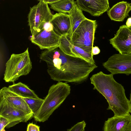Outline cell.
<instances>
[{"instance_id":"obj_1","label":"cell","mask_w":131,"mask_h":131,"mask_svg":"<svg viewBox=\"0 0 131 131\" xmlns=\"http://www.w3.org/2000/svg\"><path fill=\"white\" fill-rule=\"evenodd\" d=\"M58 48L45 50L40 55V59L46 63L47 72L54 81L81 83L97 67L95 64L66 54Z\"/></svg>"},{"instance_id":"obj_2","label":"cell","mask_w":131,"mask_h":131,"mask_svg":"<svg viewBox=\"0 0 131 131\" xmlns=\"http://www.w3.org/2000/svg\"><path fill=\"white\" fill-rule=\"evenodd\" d=\"M91 83L96 90L105 99L108 104L107 110L114 113V117L129 114L131 112L129 100L126 97L123 86L117 82L111 73L100 71L90 78Z\"/></svg>"},{"instance_id":"obj_3","label":"cell","mask_w":131,"mask_h":131,"mask_svg":"<svg viewBox=\"0 0 131 131\" xmlns=\"http://www.w3.org/2000/svg\"><path fill=\"white\" fill-rule=\"evenodd\" d=\"M71 91V86L67 82H58L51 85L41 107L34 116L35 120L42 122L47 120L69 95Z\"/></svg>"},{"instance_id":"obj_4","label":"cell","mask_w":131,"mask_h":131,"mask_svg":"<svg viewBox=\"0 0 131 131\" xmlns=\"http://www.w3.org/2000/svg\"><path fill=\"white\" fill-rule=\"evenodd\" d=\"M32 68L28 48L21 53L12 54L6 62L3 79L14 83L21 76L28 74Z\"/></svg>"},{"instance_id":"obj_5","label":"cell","mask_w":131,"mask_h":131,"mask_svg":"<svg viewBox=\"0 0 131 131\" xmlns=\"http://www.w3.org/2000/svg\"><path fill=\"white\" fill-rule=\"evenodd\" d=\"M97 26L95 20L86 18L82 22L69 38L71 42L88 52L92 53Z\"/></svg>"},{"instance_id":"obj_6","label":"cell","mask_w":131,"mask_h":131,"mask_svg":"<svg viewBox=\"0 0 131 131\" xmlns=\"http://www.w3.org/2000/svg\"><path fill=\"white\" fill-rule=\"evenodd\" d=\"M38 1L37 4L30 8L28 16L31 36L40 31L46 23L50 22L53 15L48 4L42 0Z\"/></svg>"},{"instance_id":"obj_7","label":"cell","mask_w":131,"mask_h":131,"mask_svg":"<svg viewBox=\"0 0 131 131\" xmlns=\"http://www.w3.org/2000/svg\"><path fill=\"white\" fill-rule=\"evenodd\" d=\"M0 116L8 120V128L21 122H26L34 117L33 114L27 113L13 106L3 97H0Z\"/></svg>"},{"instance_id":"obj_8","label":"cell","mask_w":131,"mask_h":131,"mask_svg":"<svg viewBox=\"0 0 131 131\" xmlns=\"http://www.w3.org/2000/svg\"><path fill=\"white\" fill-rule=\"evenodd\" d=\"M103 66L114 74H131V54H115L102 63Z\"/></svg>"},{"instance_id":"obj_9","label":"cell","mask_w":131,"mask_h":131,"mask_svg":"<svg viewBox=\"0 0 131 131\" xmlns=\"http://www.w3.org/2000/svg\"><path fill=\"white\" fill-rule=\"evenodd\" d=\"M61 38L53 29L43 28L39 32L31 36L30 40L41 49L49 50L59 47Z\"/></svg>"},{"instance_id":"obj_10","label":"cell","mask_w":131,"mask_h":131,"mask_svg":"<svg viewBox=\"0 0 131 131\" xmlns=\"http://www.w3.org/2000/svg\"><path fill=\"white\" fill-rule=\"evenodd\" d=\"M109 40L119 53L131 54V29L126 25L120 26L114 37Z\"/></svg>"},{"instance_id":"obj_11","label":"cell","mask_w":131,"mask_h":131,"mask_svg":"<svg viewBox=\"0 0 131 131\" xmlns=\"http://www.w3.org/2000/svg\"><path fill=\"white\" fill-rule=\"evenodd\" d=\"M75 2L82 11L94 16H99L110 9L108 0H77Z\"/></svg>"},{"instance_id":"obj_12","label":"cell","mask_w":131,"mask_h":131,"mask_svg":"<svg viewBox=\"0 0 131 131\" xmlns=\"http://www.w3.org/2000/svg\"><path fill=\"white\" fill-rule=\"evenodd\" d=\"M103 129L104 131H131V115L109 118Z\"/></svg>"},{"instance_id":"obj_13","label":"cell","mask_w":131,"mask_h":131,"mask_svg":"<svg viewBox=\"0 0 131 131\" xmlns=\"http://www.w3.org/2000/svg\"><path fill=\"white\" fill-rule=\"evenodd\" d=\"M55 32L59 36L67 35L71 27L70 17L69 14L57 13L53 15L50 21Z\"/></svg>"},{"instance_id":"obj_14","label":"cell","mask_w":131,"mask_h":131,"mask_svg":"<svg viewBox=\"0 0 131 131\" xmlns=\"http://www.w3.org/2000/svg\"><path fill=\"white\" fill-rule=\"evenodd\" d=\"M0 97L4 98L15 107L27 113L33 114L23 98L11 91L8 87H4L1 89Z\"/></svg>"},{"instance_id":"obj_15","label":"cell","mask_w":131,"mask_h":131,"mask_svg":"<svg viewBox=\"0 0 131 131\" xmlns=\"http://www.w3.org/2000/svg\"><path fill=\"white\" fill-rule=\"evenodd\" d=\"M131 10L130 4L122 1L114 5L107 11V14L111 20L123 21L129 16Z\"/></svg>"},{"instance_id":"obj_16","label":"cell","mask_w":131,"mask_h":131,"mask_svg":"<svg viewBox=\"0 0 131 131\" xmlns=\"http://www.w3.org/2000/svg\"><path fill=\"white\" fill-rule=\"evenodd\" d=\"M63 53L68 56L82 59L91 63L95 64L92 53L88 52L72 44L70 41L67 44Z\"/></svg>"},{"instance_id":"obj_17","label":"cell","mask_w":131,"mask_h":131,"mask_svg":"<svg viewBox=\"0 0 131 131\" xmlns=\"http://www.w3.org/2000/svg\"><path fill=\"white\" fill-rule=\"evenodd\" d=\"M68 14L70 17L71 27L68 36L70 38L82 22L86 18L83 15L82 11L76 4Z\"/></svg>"},{"instance_id":"obj_18","label":"cell","mask_w":131,"mask_h":131,"mask_svg":"<svg viewBox=\"0 0 131 131\" xmlns=\"http://www.w3.org/2000/svg\"><path fill=\"white\" fill-rule=\"evenodd\" d=\"M8 88L13 92L23 98H39L33 90L27 85L21 82L14 83L9 85Z\"/></svg>"},{"instance_id":"obj_19","label":"cell","mask_w":131,"mask_h":131,"mask_svg":"<svg viewBox=\"0 0 131 131\" xmlns=\"http://www.w3.org/2000/svg\"><path fill=\"white\" fill-rule=\"evenodd\" d=\"M75 4L74 0H59L49 5L50 8L58 13L69 14Z\"/></svg>"},{"instance_id":"obj_20","label":"cell","mask_w":131,"mask_h":131,"mask_svg":"<svg viewBox=\"0 0 131 131\" xmlns=\"http://www.w3.org/2000/svg\"><path fill=\"white\" fill-rule=\"evenodd\" d=\"M23 98L32 111L34 116L38 112L43 101V99L39 98L35 99L26 98Z\"/></svg>"},{"instance_id":"obj_21","label":"cell","mask_w":131,"mask_h":131,"mask_svg":"<svg viewBox=\"0 0 131 131\" xmlns=\"http://www.w3.org/2000/svg\"><path fill=\"white\" fill-rule=\"evenodd\" d=\"M86 123L83 120L78 122L70 129H67V131H84Z\"/></svg>"},{"instance_id":"obj_22","label":"cell","mask_w":131,"mask_h":131,"mask_svg":"<svg viewBox=\"0 0 131 131\" xmlns=\"http://www.w3.org/2000/svg\"><path fill=\"white\" fill-rule=\"evenodd\" d=\"M10 123V122L7 119L0 116V131L4 129Z\"/></svg>"},{"instance_id":"obj_23","label":"cell","mask_w":131,"mask_h":131,"mask_svg":"<svg viewBox=\"0 0 131 131\" xmlns=\"http://www.w3.org/2000/svg\"><path fill=\"white\" fill-rule=\"evenodd\" d=\"M26 131H40V127L32 123L28 124Z\"/></svg>"},{"instance_id":"obj_24","label":"cell","mask_w":131,"mask_h":131,"mask_svg":"<svg viewBox=\"0 0 131 131\" xmlns=\"http://www.w3.org/2000/svg\"><path fill=\"white\" fill-rule=\"evenodd\" d=\"M100 52V50L98 47L95 46L92 47V53L93 56L98 54Z\"/></svg>"},{"instance_id":"obj_25","label":"cell","mask_w":131,"mask_h":131,"mask_svg":"<svg viewBox=\"0 0 131 131\" xmlns=\"http://www.w3.org/2000/svg\"><path fill=\"white\" fill-rule=\"evenodd\" d=\"M59 0H42L45 3L48 4H50L54 3L58 1Z\"/></svg>"},{"instance_id":"obj_26","label":"cell","mask_w":131,"mask_h":131,"mask_svg":"<svg viewBox=\"0 0 131 131\" xmlns=\"http://www.w3.org/2000/svg\"><path fill=\"white\" fill-rule=\"evenodd\" d=\"M127 27H130L131 26V17L128 18L126 23V25Z\"/></svg>"},{"instance_id":"obj_27","label":"cell","mask_w":131,"mask_h":131,"mask_svg":"<svg viewBox=\"0 0 131 131\" xmlns=\"http://www.w3.org/2000/svg\"><path fill=\"white\" fill-rule=\"evenodd\" d=\"M130 106V108H131V112L130 113H131V90L130 91V100H129Z\"/></svg>"},{"instance_id":"obj_28","label":"cell","mask_w":131,"mask_h":131,"mask_svg":"<svg viewBox=\"0 0 131 131\" xmlns=\"http://www.w3.org/2000/svg\"><path fill=\"white\" fill-rule=\"evenodd\" d=\"M1 131H6L5 128L3 129Z\"/></svg>"},{"instance_id":"obj_29","label":"cell","mask_w":131,"mask_h":131,"mask_svg":"<svg viewBox=\"0 0 131 131\" xmlns=\"http://www.w3.org/2000/svg\"><path fill=\"white\" fill-rule=\"evenodd\" d=\"M130 29H131V26L130 27H129Z\"/></svg>"},{"instance_id":"obj_30","label":"cell","mask_w":131,"mask_h":131,"mask_svg":"<svg viewBox=\"0 0 131 131\" xmlns=\"http://www.w3.org/2000/svg\"><path fill=\"white\" fill-rule=\"evenodd\" d=\"M130 4H131V3H130Z\"/></svg>"}]
</instances>
